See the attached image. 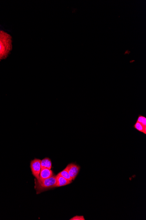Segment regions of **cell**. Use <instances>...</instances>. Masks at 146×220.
<instances>
[{
  "label": "cell",
  "instance_id": "obj_11",
  "mask_svg": "<svg viewBox=\"0 0 146 220\" xmlns=\"http://www.w3.org/2000/svg\"><path fill=\"white\" fill-rule=\"evenodd\" d=\"M70 220H85L84 216H76L73 217L72 219H70Z\"/></svg>",
  "mask_w": 146,
  "mask_h": 220
},
{
  "label": "cell",
  "instance_id": "obj_10",
  "mask_svg": "<svg viewBox=\"0 0 146 220\" xmlns=\"http://www.w3.org/2000/svg\"><path fill=\"white\" fill-rule=\"evenodd\" d=\"M137 122L145 126H146V118L145 116L139 115L138 117Z\"/></svg>",
  "mask_w": 146,
  "mask_h": 220
},
{
  "label": "cell",
  "instance_id": "obj_8",
  "mask_svg": "<svg viewBox=\"0 0 146 220\" xmlns=\"http://www.w3.org/2000/svg\"><path fill=\"white\" fill-rule=\"evenodd\" d=\"M134 127L139 132L143 133L145 134H146V126H143L139 123L137 121L134 125Z\"/></svg>",
  "mask_w": 146,
  "mask_h": 220
},
{
  "label": "cell",
  "instance_id": "obj_7",
  "mask_svg": "<svg viewBox=\"0 0 146 220\" xmlns=\"http://www.w3.org/2000/svg\"><path fill=\"white\" fill-rule=\"evenodd\" d=\"M52 164L51 159L49 158H45L41 161V168L51 169Z\"/></svg>",
  "mask_w": 146,
  "mask_h": 220
},
{
  "label": "cell",
  "instance_id": "obj_2",
  "mask_svg": "<svg viewBox=\"0 0 146 220\" xmlns=\"http://www.w3.org/2000/svg\"><path fill=\"white\" fill-rule=\"evenodd\" d=\"M56 176L45 179L39 180H35V189L36 191V194H38L50 189L56 187Z\"/></svg>",
  "mask_w": 146,
  "mask_h": 220
},
{
  "label": "cell",
  "instance_id": "obj_5",
  "mask_svg": "<svg viewBox=\"0 0 146 220\" xmlns=\"http://www.w3.org/2000/svg\"><path fill=\"white\" fill-rule=\"evenodd\" d=\"M53 175V173L52 170L51 169H41L40 172L39 178L38 180H42L45 179L50 178Z\"/></svg>",
  "mask_w": 146,
  "mask_h": 220
},
{
  "label": "cell",
  "instance_id": "obj_6",
  "mask_svg": "<svg viewBox=\"0 0 146 220\" xmlns=\"http://www.w3.org/2000/svg\"><path fill=\"white\" fill-rule=\"evenodd\" d=\"M56 187H59L64 186L71 184L72 181L68 180L61 176L59 174L56 176Z\"/></svg>",
  "mask_w": 146,
  "mask_h": 220
},
{
  "label": "cell",
  "instance_id": "obj_9",
  "mask_svg": "<svg viewBox=\"0 0 146 220\" xmlns=\"http://www.w3.org/2000/svg\"><path fill=\"white\" fill-rule=\"evenodd\" d=\"M59 174L60 175L64 177V178L70 181H73L72 178L71 176L70 175L69 173H68V172H67V170L65 169L63 171L60 172Z\"/></svg>",
  "mask_w": 146,
  "mask_h": 220
},
{
  "label": "cell",
  "instance_id": "obj_12",
  "mask_svg": "<svg viewBox=\"0 0 146 220\" xmlns=\"http://www.w3.org/2000/svg\"><path fill=\"white\" fill-rule=\"evenodd\" d=\"M129 53H130V52L128 50H127V51H126V53H125L124 54H129Z\"/></svg>",
  "mask_w": 146,
  "mask_h": 220
},
{
  "label": "cell",
  "instance_id": "obj_3",
  "mask_svg": "<svg viewBox=\"0 0 146 220\" xmlns=\"http://www.w3.org/2000/svg\"><path fill=\"white\" fill-rule=\"evenodd\" d=\"M41 160L38 159H35L32 160L30 163V168L32 174L36 179L39 178L41 169Z\"/></svg>",
  "mask_w": 146,
  "mask_h": 220
},
{
  "label": "cell",
  "instance_id": "obj_4",
  "mask_svg": "<svg viewBox=\"0 0 146 220\" xmlns=\"http://www.w3.org/2000/svg\"><path fill=\"white\" fill-rule=\"evenodd\" d=\"M65 169L67 170L73 180H74L79 173L80 167L77 165L72 163L69 164L66 167Z\"/></svg>",
  "mask_w": 146,
  "mask_h": 220
},
{
  "label": "cell",
  "instance_id": "obj_1",
  "mask_svg": "<svg viewBox=\"0 0 146 220\" xmlns=\"http://www.w3.org/2000/svg\"><path fill=\"white\" fill-rule=\"evenodd\" d=\"M12 47V36L7 32L0 30V60L8 56Z\"/></svg>",
  "mask_w": 146,
  "mask_h": 220
}]
</instances>
